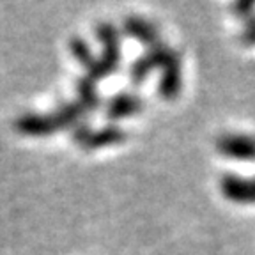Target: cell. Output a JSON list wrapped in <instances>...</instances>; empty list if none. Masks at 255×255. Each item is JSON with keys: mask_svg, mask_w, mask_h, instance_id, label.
I'll return each mask as SVG.
<instances>
[]
</instances>
